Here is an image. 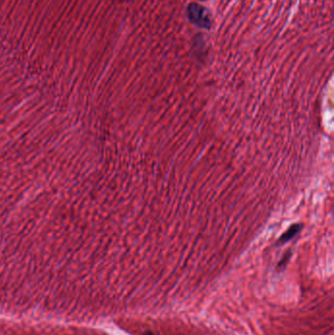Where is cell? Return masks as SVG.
Masks as SVG:
<instances>
[{
	"label": "cell",
	"instance_id": "6da1fadb",
	"mask_svg": "<svg viewBox=\"0 0 334 335\" xmlns=\"http://www.w3.org/2000/svg\"><path fill=\"white\" fill-rule=\"evenodd\" d=\"M188 17L195 25L200 28L209 29L211 26V20L208 11L197 3H191L187 9Z\"/></svg>",
	"mask_w": 334,
	"mask_h": 335
},
{
	"label": "cell",
	"instance_id": "7a4b0ae2",
	"mask_svg": "<svg viewBox=\"0 0 334 335\" xmlns=\"http://www.w3.org/2000/svg\"><path fill=\"white\" fill-rule=\"evenodd\" d=\"M144 335H153L151 332H146V333H144Z\"/></svg>",
	"mask_w": 334,
	"mask_h": 335
}]
</instances>
